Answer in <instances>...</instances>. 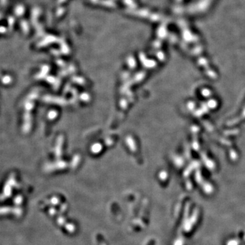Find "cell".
I'll list each match as a JSON object with an SVG mask.
<instances>
[{
  "label": "cell",
  "instance_id": "cell-1",
  "mask_svg": "<svg viewBox=\"0 0 245 245\" xmlns=\"http://www.w3.org/2000/svg\"><path fill=\"white\" fill-rule=\"evenodd\" d=\"M240 243V240L239 239H232V240L228 241L227 245H238Z\"/></svg>",
  "mask_w": 245,
  "mask_h": 245
}]
</instances>
